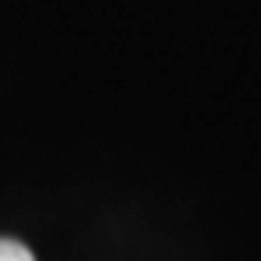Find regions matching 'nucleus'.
<instances>
[{
	"label": "nucleus",
	"mask_w": 261,
	"mask_h": 261,
	"mask_svg": "<svg viewBox=\"0 0 261 261\" xmlns=\"http://www.w3.org/2000/svg\"><path fill=\"white\" fill-rule=\"evenodd\" d=\"M0 261H37V257H33L29 247L18 243V240H0Z\"/></svg>",
	"instance_id": "nucleus-1"
}]
</instances>
